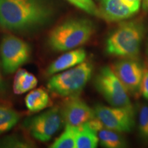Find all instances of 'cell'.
I'll list each match as a JSON object with an SVG mask.
<instances>
[{
    "label": "cell",
    "mask_w": 148,
    "mask_h": 148,
    "mask_svg": "<svg viewBox=\"0 0 148 148\" xmlns=\"http://www.w3.org/2000/svg\"><path fill=\"white\" fill-rule=\"evenodd\" d=\"M55 13L51 0H0V26L14 34H32L44 28Z\"/></svg>",
    "instance_id": "6da1fadb"
},
{
    "label": "cell",
    "mask_w": 148,
    "mask_h": 148,
    "mask_svg": "<svg viewBox=\"0 0 148 148\" xmlns=\"http://www.w3.org/2000/svg\"><path fill=\"white\" fill-rule=\"evenodd\" d=\"M94 32V24L88 18H70L49 32L47 44L53 51H69L87 42Z\"/></svg>",
    "instance_id": "7a4b0ae2"
},
{
    "label": "cell",
    "mask_w": 148,
    "mask_h": 148,
    "mask_svg": "<svg viewBox=\"0 0 148 148\" xmlns=\"http://www.w3.org/2000/svg\"><path fill=\"white\" fill-rule=\"evenodd\" d=\"M144 32L142 22L136 20L123 22L106 38V51L124 58H136L140 53Z\"/></svg>",
    "instance_id": "3957f363"
},
{
    "label": "cell",
    "mask_w": 148,
    "mask_h": 148,
    "mask_svg": "<svg viewBox=\"0 0 148 148\" xmlns=\"http://www.w3.org/2000/svg\"><path fill=\"white\" fill-rule=\"evenodd\" d=\"M92 69L90 62L84 61L71 69L54 74L48 81L47 88L62 97L77 96L91 77Z\"/></svg>",
    "instance_id": "277c9868"
},
{
    "label": "cell",
    "mask_w": 148,
    "mask_h": 148,
    "mask_svg": "<svg viewBox=\"0 0 148 148\" xmlns=\"http://www.w3.org/2000/svg\"><path fill=\"white\" fill-rule=\"evenodd\" d=\"M32 49L30 45L12 34L4 35L0 42L1 66L5 75L12 74L28 62Z\"/></svg>",
    "instance_id": "5b68a950"
},
{
    "label": "cell",
    "mask_w": 148,
    "mask_h": 148,
    "mask_svg": "<svg viewBox=\"0 0 148 148\" xmlns=\"http://www.w3.org/2000/svg\"><path fill=\"white\" fill-rule=\"evenodd\" d=\"M94 86L111 106L132 108L128 92L112 68L103 66L94 79Z\"/></svg>",
    "instance_id": "8992f818"
},
{
    "label": "cell",
    "mask_w": 148,
    "mask_h": 148,
    "mask_svg": "<svg viewBox=\"0 0 148 148\" xmlns=\"http://www.w3.org/2000/svg\"><path fill=\"white\" fill-rule=\"evenodd\" d=\"M93 110L95 116L106 128L121 133L130 132L134 128L135 119L133 107L106 106L97 104Z\"/></svg>",
    "instance_id": "52a82bcc"
},
{
    "label": "cell",
    "mask_w": 148,
    "mask_h": 148,
    "mask_svg": "<svg viewBox=\"0 0 148 148\" xmlns=\"http://www.w3.org/2000/svg\"><path fill=\"white\" fill-rule=\"evenodd\" d=\"M62 123L60 109L55 107L28 118L24 121L23 125L35 139L47 142L59 130Z\"/></svg>",
    "instance_id": "ba28073f"
},
{
    "label": "cell",
    "mask_w": 148,
    "mask_h": 148,
    "mask_svg": "<svg viewBox=\"0 0 148 148\" xmlns=\"http://www.w3.org/2000/svg\"><path fill=\"white\" fill-rule=\"evenodd\" d=\"M112 69L129 94L136 95L139 93L145 69L136 58H123L116 61Z\"/></svg>",
    "instance_id": "9c48e42d"
},
{
    "label": "cell",
    "mask_w": 148,
    "mask_h": 148,
    "mask_svg": "<svg viewBox=\"0 0 148 148\" xmlns=\"http://www.w3.org/2000/svg\"><path fill=\"white\" fill-rule=\"evenodd\" d=\"M60 110L65 125L78 126L95 117L93 108L77 96L68 97Z\"/></svg>",
    "instance_id": "30bf717a"
},
{
    "label": "cell",
    "mask_w": 148,
    "mask_h": 148,
    "mask_svg": "<svg viewBox=\"0 0 148 148\" xmlns=\"http://www.w3.org/2000/svg\"><path fill=\"white\" fill-rule=\"evenodd\" d=\"M140 7V2L132 3L127 0H101L99 15L108 22H117L134 16Z\"/></svg>",
    "instance_id": "8fae6325"
},
{
    "label": "cell",
    "mask_w": 148,
    "mask_h": 148,
    "mask_svg": "<svg viewBox=\"0 0 148 148\" xmlns=\"http://www.w3.org/2000/svg\"><path fill=\"white\" fill-rule=\"evenodd\" d=\"M86 51L82 48L71 49L53 60L46 70V74L52 75L82 63L86 59Z\"/></svg>",
    "instance_id": "7c38bea8"
},
{
    "label": "cell",
    "mask_w": 148,
    "mask_h": 148,
    "mask_svg": "<svg viewBox=\"0 0 148 148\" xmlns=\"http://www.w3.org/2000/svg\"><path fill=\"white\" fill-rule=\"evenodd\" d=\"M38 84V79L35 75L23 69H18L16 71L13 81V91L16 95L27 92L32 90Z\"/></svg>",
    "instance_id": "4fadbf2b"
},
{
    "label": "cell",
    "mask_w": 148,
    "mask_h": 148,
    "mask_svg": "<svg viewBox=\"0 0 148 148\" xmlns=\"http://www.w3.org/2000/svg\"><path fill=\"white\" fill-rule=\"evenodd\" d=\"M99 143L97 132L86 123L77 126L75 148H95Z\"/></svg>",
    "instance_id": "5bb4252c"
},
{
    "label": "cell",
    "mask_w": 148,
    "mask_h": 148,
    "mask_svg": "<svg viewBox=\"0 0 148 148\" xmlns=\"http://www.w3.org/2000/svg\"><path fill=\"white\" fill-rule=\"evenodd\" d=\"M50 103V97L45 90L36 88L29 92L25 97V104L27 110L36 112L45 109Z\"/></svg>",
    "instance_id": "9a60e30c"
},
{
    "label": "cell",
    "mask_w": 148,
    "mask_h": 148,
    "mask_svg": "<svg viewBox=\"0 0 148 148\" xmlns=\"http://www.w3.org/2000/svg\"><path fill=\"white\" fill-rule=\"evenodd\" d=\"M99 143L105 148H123L127 142L121 132L103 127L97 132Z\"/></svg>",
    "instance_id": "2e32d148"
},
{
    "label": "cell",
    "mask_w": 148,
    "mask_h": 148,
    "mask_svg": "<svg viewBox=\"0 0 148 148\" xmlns=\"http://www.w3.org/2000/svg\"><path fill=\"white\" fill-rule=\"evenodd\" d=\"M19 113L10 107L0 105V134L10 131L20 120Z\"/></svg>",
    "instance_id": "e0dca14e"
},
{
    "label": "cell",
    "mask_w": 148,
    "mask_h": 148,
    "mask_svg": "<svg viewBox=\"0 0 148 148\" xmlns=\"http://www.w3.org/2000/svg\"><path fill=\"white\" fill-rule=\"evenodd\" d=\"M77 126L65 125L63 132L51 144V148H75Z\"/></svg>",
    "instance_id": "ac0fdd59"
},
{
    "label": "cell",
    "mask_w": 148,
    "mask_h": 148,
    "mask_svg": "<svg viewBox=\"0 0 148 148\" xmlns=\"http://www.w3.org/2000/svg\"><path fill=\"white\" fill-rule=\"evenodd\" d=\"M34 144L19 134L5 136L0 139V148H31Z\"/></svg>",
    "instance_id": "d6986e66"
},
{
    "label": "cell",
    "mask_w": 148,
    "mask_h": 148,
    "mask_svg": "<svg viewBox=\"0 0 148 148\" xmlns=\"http://www.w3.org/2000/svg\"><path fill=\"white\" fill-rule=\"evenodd\" d=\"M138 130L140 138L148 143V105L140 107L138 116Z\"/></svg>",
    "instance_id": "ffe728a7"
},
{
    "label": "cell",
    "mask_w": 148,
    "mask_h": 148,
    "mask_svg": "<svg viewBox=\"0 0 148 148\" xmlns=\"http://www.w3.org/2000/svg\"><path fill=\"white\" fill-rule=\"evenodd\" d=\"M66 1L90 15L100 17L99 8L94 2L93 0H66Z\"/></svg>",
    "instance_id": "44dd1931"
},
{
    "label": "cell",
    "mask_w": 148,
    "mask_h": 148,
    "mask_svg": "<svg viewBox=\"0 0 148 148\" xmlns=\"http://www.w3.org/2000/svg\"><path fill=\"white\" fill-rule=\"evenodd\" d=\"M140 92L145 99L148 100V69H144L143 76L140 84Z\"/></svg>",
    "instance_id": "7402d4cb"
},
{
    "label": "cell",
    "mask_w": 148,
    "mask_h": 148,
    "mask_svg": "<svg viewBox=\"0 0 148 148\" xmlns=\"http://www.w3.org/2000/svg\"><path fill=\"white\" fill-rule=\"evenodd\" d=\"M5 90V84L3 81V78L2 76V73H1V63H0V96H1Z\"/></svg>",
    "instance_id": "603a6c76"
},
{
    "label": "cell",
    "mask_w": 148,
    "mask_h": 148,
    "mask_svg": "<svg viewBox=\"0 0 148 148\" xmlns=\"http://www.w3.org/2000/svg\"><path fill=\"white\" fill-rule=\"evenodd\" d=\"M143 8L148 12V0H143Z\"/></svg>",
    "instance_id": "cb8c5ba5"
},
{
    "label": "cell",
    "mask_w": 148,
    "mask_h": 148,
    "mask_svg": "<svg viewBox=\"0 0 148 148\" xmlns=\"http://www.w3.org/2000/svg\"><path fill=\"white\" fill-rule=\"evenodd\" d=\"M127 1H130V2H132V3H136V2L141 3V0H127Z\"/></svg>",
    "instance_id": "d4e9b609"
},
{
    "label": "cell",
    "mask_w": 148,
    "mask_h": 148,
    "mask_svg": "<svg viewBox=\"0 0 148 148\" xmlns=\"http://www.w3.org/2000/svg\"><path fill=\"white\" fill-rule=\"evenodd\" d=\"M146 52H147V54L148 56V40H147V48H146Z\"/></svg>",
    "instance_id": "484cf974"
}]
</instances>
